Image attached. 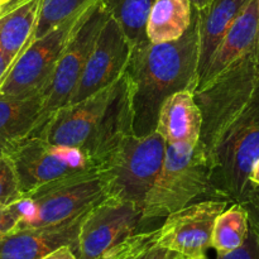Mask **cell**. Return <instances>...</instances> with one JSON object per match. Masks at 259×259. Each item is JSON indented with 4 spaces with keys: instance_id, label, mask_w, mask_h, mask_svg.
<instances>
[{
    "instance_id": "1",
    "label": "cell",
    "mask_w": 259,
    "mask_h": 259,
    "mask_svg": "<svg viewBox=\"0 0 259 259\" xmlns=\"http://www.w3.org/2000/svg\"><path fill=\"white\" fill-rule=\"evenodd\" d=\"M132 83L133 131L137 137L156 132L163 101L182 90H196L199 82V27L196 14L185 35L174 42L153 45L146 39L134 46L126 68Z\"/></svg>"
},
{
    "instance_id": "2",
    "label": "cell",
    "mask_w": 259,
    "mask_h": 259,
    "mask_svg": "<svg viewBox=\"0 0 259 259\" xmlns=\"http://www.w3.org/2000/svg\"><path fill=\"white\" fill-rule=\"evenodd\" d=\"M258 90L259 58L254 47L220 77L195 91V100L202 114L199 146L206 162L230 126L249 108Z\"/></svg>"
},
{
    "instance_id": "3",
    "label": "cell",
    "mask_w": 259,
    "mask_h": 259,
    "mask_svg": "<svg viewBox=\"0 0 259 259\" xmlns=\"http://www.w3.org/2000/svg\"><path fill=\"white\" fill-rule=\"evenodd\" d=\"M200 197L215 199L209 166L197 144H167L163 166L143 204L147 222L167 218Z\"/></svg>"
},
{
    "instance_id": "4",
    "label": "cell",
    "mask_w": 259,
    "mask_h": 259,
    "mask_svg": "<svg viewBox=\"0 0 259 259\" xmlns=\"http://www.w3.org/2000/svg\"><path fill=\"white\" fill-rule=\"evenodd\" d=\"M259 159V90L249 108L230 126L207 159L215 199L239 204L253 184L249 180Z\"/></svg>"
},
{
    "instance_id": "5",
    "label": "cell",
    "mask_w": 259,
    "mask_h": 259,
    "mask_svg": "<svg viewBox=\"0 0 259 259\" xmlns=\"http://www.w3.org/2000/svg\"><path fill=\"white\" fill-rule=\"evenodd\" d=\"M108 199L110 196L105 174L99 168L90 169L23 196L24 217L18 229L70 222Z\"/></svg>"
},
{
    "instance_id": "6",
    "label": "cell",
    "mask_w": 259,
    "mask_h": 259,
    "mask_svg": "<svg viewBox=\"0 0 259 259\" xmlns=\"http://www.w3.org/2000/svg\"><path fill=\"white\" fill-rule=\"evenodd\" d=\"M167 143L157 132L131 137L103 166L110 199L132 202L143 210L148 192L163 166Z\"/></svg>"
},
{
    "instance_id": "7",
    "label": "cell",
    "mask_w": 259,
    "mask_h": 259,
    "mask_svg": "<svg viewBox=\"0 0 259 259\" xmlns=\"http://www.w3.org/2000/svg\"><path fill=\"white\" fill-rule=\"evenodd\" d=\"M109 17L110 13L106 9L103 0H98L95 4L91 5L82 22L73 33L70 43L61 55L50 82L42 93V118L34 137L39 136L48 119L56 111L68 104L80 82L81 75L95 45L96 38Z\"/></svg>"
},
{
    "instance_id": "8",
    "label": "cell",
    "mask_w": 259,
    "mask_h": 259,
    "mask_svg": "<svg viewBox=\"0 0 259 259\" xmlns=\"http://www.w3.org/2000/svg\"><path fill=\"white\" fill-rule=\"evenodd\" d=\"M90 8L61 23L43 37L32 40L20 53L0 85V95L28 98L42 94L61 55Z\"/></svg>"
},
{
    "instance_id": "9",
    "label": "cell",
    "mask_w": 259,
    "mask_h": 259,
    "mask_svg": "<svg viewBox=\"0 0 259 259\" xmlns=\"http://www.w3.org/2000/svg\"><path fill=\"white\" fill-rule=\"evenodd\" d=\"M8 157L14 166L22 196L96 168L82 149L57 146L39 137L25 139Z\"/></svg>"
},
{
    "instance_id": "10",
    "label": "cell",
    "mask_w": 259,
    "mask_h": 259,
    "mask_svg": "<svg viewBox=\"0 0 259 259\" xmlns=\"http://www.w3.org/2000/svg\"><path fill=\"white\" fill-rule=\"evenodd\" d=\"M143 210L132 202L108 199L89 211L78 235V259H103L133 235L151 228Z\"/></svg>"
},
{
    "instance_id": "11",
    "label": "cell",
    "mask_w": 259,
    "mask_h": 259,
    "mask_svg": "<svg viewBox=\"0 0 259 259\" xmlns=\"http://www.w3.org/2000/svg\"><path fill=\"white\" fill-rule=\"evenodd\" d=\"M132 52L133 46L123 28L110 15L96 38L80 82L68 104L85 100L118 82L128 68Z\"/></svg>"
},
{
    "instance_id": "12",
    "label": "cell",
    "mask_w": 259,
    "mask_h": 259,
    "mask_svg": "<svg viewBox=\"0 0 259 259\" xmlns=\"http://www.w3.org/2000/svg\"><path fill=\"white\" fill-rule=\"evenodd\" d=\"M228 204L225 200L206 199L168 215L158 228L156 243L185 258L204 255L211 248L217 218Z\"/></svg>"
},
{
    "instance_id": "13",
    "label": "cell",
    "mask_w": 259,
    "mask_h": 259,
    "mask_svg": "<svg viewBox=\"0 0 259 259\" xmlns=\"http://www.w3.org/2000/svg\"><path fill=\"white\" fill-rule=\"evenodd\" d=\"M132 83L124 73L114 85L110 99L101 114L90 141L83 148L94 167L101 168L134 134Z\"/></svg>"
},
{
    "instance_id": "14",
    "label": "cell",
    "mask_w": 259,
    "mask_h": 259,
    "mask_svg": "<svg viewBox=\"0 0 259 259\" xmlns=\"http://www.w3.org/2000/svg\"><path fill=\"white\" fill-rule=\"evenodd\" d=\"M114 85L85 100L61 108L48 119L38 137L57 146L83 151L110 99Z\"/></svg>"
},
{
    "instance_id": "15",
    "label": "cell",
    "mask_w": 259,
    "mask_h": 259,
    "mask_svg": "<svg viewBox=\"0 0 259 259\" xmlns=\"http://www.w3.org/2000/svg\"><path fill=\"white\" fill-rule=\"evenodd\" d=\"M86 214L57 225L24 228L0 240V259H42L62 247L77 250L78 235Z\"/></svg>"
},
{
    "instance_id": "16",
    "label": "cell",
    "mask_w": 259,
    "mask_h": 259,
    "mask_svg": "<svg viewBox=\"0 0 259 259\" xmlns=\"http://www.w3.org/2000/svg\"><path fill=\"white\" fill-rule=\"evenodd\" d=\"M258 35L259 0H250L211 56L206 71L199 80L196 90L217 80L233 63L253 50L257 46Z\"/></svg>"
},
{
    "instance_id": "17",
    "label": "cell",
    "mask_w": 259,
    "mask_h": 259,
    "mask_svg": "<svg viewBox=\"0 0 259 259\" xmlns=\"http://www.w3.org/2000/svg\"><path fill=\"white\" fill-rule=\"evenodd\" d=\"M202 129V114L194 91L182 90L163 101L156 132L172 146L196 147Z\"/></svg>"
},
{
    "instance_id": "18",
    "label": "cell",
    "mask_w": 259,
    "mask_h": 259,
    "mask_svg": "<svg viewBox=\"0 0 259 259\" xmlns=\"http://www.w3.org/2000/svg\"><path fill=\"white\" fill-rule=\"evenodd\" d=\"M42 94L28 98H9L0 95V156L33 138L42 118Z\"/></svg>"
},
{
    "instance_id": "19",
    "label": "cell",
    "mask_w": 259,
    "mask_h": 259,
    "mask_svg": "<svg viewBox=\"0 0 259 259\" xmlns=\"http://www.w3.org/2000/svg\"><path fill=\"white\" fill-rule=\"evenodd\" d=\"M249 3L250 0H210L204 10H194L199 27V80L223 38Z\"/></svg>"
},
{
    "instance_id": "20",
    "label": "cell",
    "mask_w": 259,
    "mask_h": 259,
    "mask_svg": "<svg viewBox=\"0 0 259 259\" xmlns=\"http://www.w3.org/2000/svg\"><path fill=\"white\" fill-rule=\"evenodd\" d=\"M192 15L190 0H156L147 19V38L153 45L180 39L191 27Z\"/></svg>"
},
{
    "instance_id": "21",
    "label": "cell",
    "mask_w": 259,
    "mask_h": 259,
    "mask_svg": "<svg viewBox=\"0 0 259 259\" xmlns=\"http://www.w3.org/2000/svg\"><path fill=\"white\" fill-rule=\"evenodd\" d=\"M42 0H25L0 19V50L14 57L29 46L39 18Z\"/></svg>"
},
{
    "instance_id": "22",
    "label": "cell",
    "mask_w": 259,
    "mask_h": 259,
    "mask_svg": "<svg viewBox=\"0 0 259 259\" xmlns=\"http://www.w3.org/2000/svg\"><path fill=\"white\" fill-rule=\"evenodd\" d=\"M249 233V220L244 207L238 202L227 207L214 225L211 248L218 253H229L244 244Z\"/></svg>"
},
{
    "instance_id": "23",
    "label": "cell",
    "mask_w": 259,
    "mask_h": 259,
    "mask_svg": "<svg viewBox=\"0 0 259 259\" xmlns=\"http://www.w3.org/2000/svg\"><path fill=\"white\" fill-rule=\"evenodd\" d=\"M110 15L123 28L132 46L144 42L149 12L156 0H103Z\"/></svg>"
},
{
    "instance_id": "24",
    "label": "cell",
    "mask_w": 259,
    "mask_h": 259,
    "mask_svg": "<svg viewBox=\"0 0 259 259\" xmlns=\"http://www.w3.org/2000/svg\"><path fill=\"white\" fill-rule=\"evenodd\" d=\"M98 0H42L39 18L32 40L55 29L61 23L90 8Z\"/></svg>"
},
{
    "instance_id": "25",
    "label": "cell",
    "mask_w": 259,
    "mask_h": 259,
    "mask_svg": "<svg viewBox=\"0 0 259 259\" xmlns=\"http://www.w3.org/2000/svg\"><path fill=\"white\" fill-rule=\"evenodd\" d=\"M157 234H158V228L143 230V232L133 235L131 239L126 240L118 249L111 252L110 254H108L103 259H134L148 245L156 243Z\"/></svg>"
},
{
    "instance_id": "26",
    "label": "cell",
    "mask_w": 259,
    "mask_h": 259,
    "mask_svg": "<svg viewBox=\"0 0 259 259\" xmlns=\"http://www.w3.org/2000/svg\"><path fill=\"white\" fill-rule=\"evenodd\" d=\"M22 197L12 161L9 157L0 156V202L10 205Z\"/></svg>"
},
{
    "instance_id": "27",
    "label": "cell",
    "mask_w": 259,
    "mask_h": 259,
    "mask_svg": "<svg viewBox=\"0 0 259 259\" xmlns=\"http://www.w3.org/2000/svg\"><path fill=\"white\" fill-rule=\"evenodd\" d=\"M23 217L24 207L22 199L0 210V240L18 229Z\"/></svg>"
},
{
    "instance_id": "28",
    "label": "cell",
    "mask_w": 259,
    "mask_h": 259,
    "mask_svg": "<svg viewBox=\"0 0 259 259\" xmlns=\"http://www.w3.org/2000/svg\"><path fill=\"white\" fill-rule=\"evenodd\" d=\"M217 259H259V237L249 228L242 247L229 253H218Z\"/></svg>"
},
{
    "instance_id": "29",
    "label": "cell",
    "mask_w": 259,
    "mask_h": 259,
    "mask_svg": "<svg viewBox=\"0 0 259 259\" xmlns=\"http://www.w3.org/2000/svg\"><path fill=\"white\" fill-rule=\"evenodd\" d=\"M239 204L247 211L249 228L259 237V186L253 185Z\"/></svg>"
},
{
    "instance_id": "30",
    "label": "cell",
    "mask_w": 259,
    "mask_h": 259,
    "mask_svg": "<svg viewBox=\"0 0 259 259\" xmlns=\"http://www.w3.org/2000/svg\"><path fill=\"white\" fill-rule=\"evenodd\" d=\"M175 255H177V253L161 247L157 243H153V244L148 245L146 249L142 250L134 259H172Z\"/></svg>"
},
{
    "instance_id": "31",
    "label": "cell",
    "mask_w": 259,
    "mask_h": 259,
    "mask_svg": "<svg viewBox=\"0 0 259 259\" xmlns=\"http://www.w3.org/2000/svg\"><path fill=\"white\" fill-rule=\"evenodd\" d=\"M15 61H17V57L0 50V85L4 81V78L7 77L8 72L13 67Z\"/></svg>"
},
{
    "instance_id": "32",
    "label": "cell",
    "mask_w": 259,
    "mask_h": 259,
    "mask_svg": "<svg viewBox=\"0 0 259 259\" xmlns=\"http://www.w3.org/2000/svg\"><path fill=\"white\" fill-rule=\"evenodd\" d=\"M42 259H78L76 255L75 250L71 247H62L55 252L50 253L48 255L43 257Z\"/></svg>"
},
{
    "instance_id": "33",
    "label": "cell",
    "mask_w": 259,
    "mask_h": 259,
    "mask_svg": "<svg viewBox=\"0 0 259 259\" xmlns=\"http://www.w3.org/2000/svg\"><path fill=\"white\" fill-rule=\"evenodd\" d=\"M24 2L25 0H5V2L0 3V19H3L5 15L9 14Z\"/></svg>"
},
{
    "instance_id": "34",
    "label": "cell",
    "mask_w": 259,
    "mask_h": 259,
    "mask_svg": "<svg viewBox=\"0 0 259 259\" xmlns=\"http://www.w3.org/2000/svg\"><path fill=\"white\" fill-rule=\"evenodd\" d=\"M249 180L253 185L259 186V159L255 162L254 166H253L252 172H250V175H249Z\"/></svg>"
},
{
    "instance_id": "35",
    "label": "cell",
    "mask_w": 259,
    "mask_h": 259,
    "mask_svg": "<svg viewBox=\"0 0 259 259\" xmlns=\"http://www.w3.org/2000/svg\"><path fill=\"white\" fill-rule=\"evenodd\" d=\"M190 2H191L192 9L196 10V12H201V10H204L207 7L210 0H190Z\"/></svg>"
},
{
    "instance_id": "36",
    "label": "cell",
    "mask_w": 259,
    "mask_h": 259,
    "mask_svg": "<svg viewBox=\"0 0 259 259\" xmlns=\"http://www.w3.org/2000/svg\"><path fill=\"white\" fill-rule=\"evenodd\" d=\"M186 259H209L206 255H200V257H194V258H186Z\"/></svg>"
},
{
    "instance_id": "37",
    "label": "cell",
    "mask_w": 259,
    "mask_h": 259,
    "mask_svg": "<svg viewBox=\"0 0 259 259\" xmlns=\"http://www.w3.org/2000/svg\"><path fill=\"white\" fill-rule=\"evenodd\" d=\"M255 50H257V55L259 58V35H258V40H257V46H255Z\"/></svg>"
},
{
    "instance_id": "38",
    "label": "cell",
    "mask_w": 259,
    "mask_h": 259,
    "mask_svg": "<svg viewBox=\"0 0 259 259\" xmlns=\"http://www.w3.org/2000/svg\"><path fill=\"white\" fill-rule=\"evenodd\" d=\"M172 259H186V258L182 257V255H180V254H177V255H175V257L172 258Z\"/></svg>"
},
{
    "instance_id": "39",
    "label": "cell",
    "mask_w": 259,
    "mask_h": 259,
    "mask_svg": "<svg viewBox=\"0 0 259 259\" xmlns=\"http://www.w3.org/2000/svg\"><path fill=\"white\" fill-rule=\"evenodd\" d=\"M5 206H8V205H5V204H3V202H0V210H2V209H4Z\"/></svg>"
},
{
    "instance_id": "40",
    "label": "cell",
    "mask_w": 259,
    "mask_h": 259,
    "mask_svg": "<svg viewBox=\"0 0 259 259\" xmlns=\"http://www.w3.org/2000/svg\"><path fill=\"white\" fill-rule=\"evenodd\" d=\"M2 2H5V0H0V3H2Z\"/></svg>"
}]
</instances>
